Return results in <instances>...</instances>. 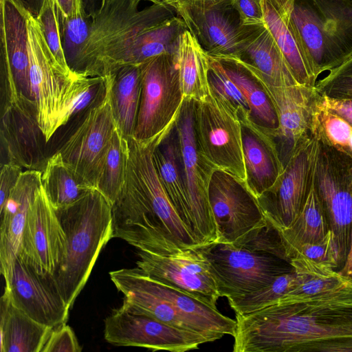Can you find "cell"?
I'll use <instances>...</instances> for the list:
<instances>
[{"instance_id": "cell-1", "label": "cell", "mask_w": 352, "mask_h": 352, "mask_svg": "<svg viewBox=\"0 0 352 352\" xmlns=\"http://www.w3.org/2000/svg\"><path fill=\"white\" fill-rule=\"evenodd\" d=\"M233 352H352V281L236 315Z\"/></svg>"}, {"instance_id": "cell-2", "label": "cell", "mask_w": 352, "mask_h": 352, "mask_svg": "<svg viewBox=\"0 0 352 352\" xmlns=\"http://www.w3.org/2000/svg\"><path fill=\"white\" fill-rule=\"evenodd\" d=\"M142 0H107L92 19L89 36L83 45L74 72L105 77L129 65L143 32L175 16V8L155 4L139 10Z\"/></svg>"}, {"instance_id": "cell-3", "label": "cell", "mask_w": 352, "mask_h": 352, "mask_svg": "<svg viewBox=\"0 0 352 352\" xmlns=\"http://www.w3.org/2000/svg\"><path fill=\"white\" fill-rule=\"evenodd\" d=\"M55 210L65 234V248L53 276L70 309L100 251L113 238L112 205L94 188L74 204Z\"/></svg>"}, {"instance_id": "cell-4", "label": "cell", "mask_w": 352, "mask_h": 352, "mask_svg": "<svg viewBox=\"0 0 352 352\" xmlns=\"http://www.w3.org/2000/svg\"><path fill=\"white\" fill-rule=\"evenodd\" d=\"M313 185L333 232L339 270L351 248L352 228V156L333 146L318 133Z\"/></svg>"}, {"instance_id": "cell-5", "label": "cell", "mask_w": 352, "mask_h": 352, "mask_svg": "<svg viewBox=\"0 0 352 352\" xmlns=\"http://www.w3.org/2000/svg\"><path fill=\"white\" fill-rule=\"evenodd\" d=\"M30 80L37 119L47 142L62 126L74 76L67 75L50 50L40 23L27 10Z\"/></svg>"}, {"instance_id": "cell-6", "label": "cell", "mask_w": 352, "mask_h": 352, "mask_svg": "<svg viewBox=\"0 0 352 352\" xmlns=\"http://www.w3.org/2000/svg\"><path fill=\"white\" fill-rule=\"evenodd\" d=\"M216 278L221 297H239L258 290L294 270L290 262L249 246L213 243L199 247Z\"/></svg>"}, {"instance_id": "cell-7", "label": "cell", "mask_w": 352, "mask_h": 352, "mask_svg": "<svg viewBox=\"0 0 352 352\" xmlns=\"http://www.w3.org/2000/svg\"><path fill=\"white\" fill-rule=\"evenodd\" d=\"M177 53L160 54L141 64V98L133 135L139 141L160 134L179 114L184 98Z\"/></svg>"}, {"instance_id": "cell-8", "label": "cell", "mask_w": 352, "mask_h": 352, "mask_svg": "<svg viewBox=\"0 0 352 352\" xmlns=\"http://www.w3.org/2000/svg\"><path fill=\"white\" fill-rule=\"evenodd\" d=\"M195 132L200 153L215 169L245 182L241 121L211 91L195 101Z\"/></svg>"}, {"instance_id": "cell-9", "label": "cell", "mask_w": 352, "mask_h": 352, "mask_svg": "<svg viewBox=\"0 0 352 352\" xmlns=\"http://www.w3.org/2000/svg\"><path fill=\"white\" fill-rule=\"evenodd\" d=\"M195 100L184 98L175 126L192 212V236L201 247L217 241L216 224L208 196L210 178L216 169L199 150L195 132Z\"/></svg>"}, {"instance_id": "cell-10", "label": "cell", "mask_w": 352, "mask_h": 352, "mask_svg": "<svg viewBox=\"0 0 352 352\" xmlns=\"http://www.w3.org/2000/svg\"><path fill=\"white\" fill-rule=\"evenodd\" d=\"M1 146L8 162L27 170L42 171L45 137L39 126L35 102L21 94L14 82L1 84Z\"/></svg>"}, {"instance_id": "cell-11", "label": "cell", "mask_w": 352, "mask_h": 352, "mask_svg": "<svg viewBox=\"0 0 352 352\" xmlns=\"http://www.w3.org/2000/svg\"><path fill=\"white\" fill-rule=\"evenodd\" d=\"M137 267L149 278L217 309L220 296L210 265L199 247L164 252L138 250Z\"/></svg>"}, {"instance_id": "cell-12", "label": "cell", "mask_w": 352, "mask_h": 352, "mask_svg": "<svg viewBox=\"0 0 352 352\" xmlns=\"http://www.w3.org/2000/svg\"><path fill=\"white\" fill-rule=\"evenodd\" d=\"M208 201L216 224V243L239 244L267 223L258 199L245 183L224 170H214Z\"/></svg>"}, {"instance_id": "cell-13", "label": "cell", "mask_w": 352, "mask_h": 352, "mask_svg": "<svg viewBox=\"0 0 352 352\" xmlns=\"http://www.w3.org/2000/svg\"><path fill=\"white\" fill-rule=\"evenodd\" d=\"M104 336L107 342L116 346L142 347L153 351L184 352L208 342L198 333L162 322L124 303L106 318Z\"/></svg>"}, {"instance_id": "cell-14", "label": "cell", "mask_w": 352, "mask_h": 352, "mask_svg": "<svg viewBox=\"0 0 352 352\" xmlns=\"http://www.w3.org/2000/svg\"><path fill=\"white\" fill-rule=\"evenodd\" d=\"M116 126L107 85L104 98L83 115L58 151L65 164L91 188H96Z\"/></svg>"}, {"instance_id": "cell-15", "label": "cell", "mask_w": 352, "mask_h": 352, "mask_svg": "<svg viewBox=\"0 0 352 352\" xmlns=\"http://www.w3.org/2000/svg\"><path fill=\"white\" fill-rule=\"evenodd\" d=\"M317 148L318 138L313 133L295 149L274 186L258 199L265 217L278 230L294 222L305 202Z\"/></svg>"}, {"instance_id": "cell-16", "label": "cell", "mask_w": 352, "mask_h": 352, "mask_svg": "<svg viewBox=\"0 0 352 352\" xmlns=\"http://www.w3.org/2000/svg\"><path fill=\"white\" fill-rule=\"evenodd\" d=\"M173 8L207 54L237 56L243 26L231 0L176 3Z\"/></svg>"}, {"instance_id": "cell-17", "label": "cell", "mask_w": 352, "mask_h": 352, "mask_svg": "<svg viewBox=\"0 0 352 352\" xmlns=\"http://www.w3.org/2000/svg\"><path fill=\"white\" fill-rule=\"evenodd\" d=\"M14 305L50 328L66 324L69 307L51 274H42L19 255L10 283L5 289Z\"/></svg>"}, {"instance_id": "cell-18", "label": "cell", "mask_w": 352, "mask_h": 352, "mask_svg": "<svg viewBox=\"0 0 352 352\" xmlns=\"http://www.w3.org/2000/svg\"><path fill=\"white\" fill-rule=\"evenodd\" d=\"M65 248L63 228L41 186L28 213L19 256L38 272L53 275Z\"/></svg>"}, {"instance_id": "cell-19", "label": "cell", "mask_w": 352, "mask_h": 352, "mask_svg": "<svg viewBox=\"0 0 352 352\" xmlns=\"http://www.w3.org/2000/svg\"><path fill=\"white\" fill-rule=\"evenodd\" d=\"M252 75L261 84L276 109L279 126L274 140L285 167L295 149L313 134L318 95L313 87H274Z\"/></svg>"}, {"instance_id": "cell-20", "label": "cell", "mask_w": 352, "mask_h": 352, "mask_svg": "<svg viewBox=\"0 0 352 352\" xmlns=\"http://www.w3.org/2000/svg\"><path fill=\"white\" fill-rule=\"evenodd\" d=\"M41 174L42 171L37 170L23 171L0 208V263L6 286L10 283L12 277L28 213L37 190L41 186Z\"/></svg>"}, {"instance_id": "cell-21", "label": "cell", "mask_w": 352, "mask_h": 352, "mask_svg": "<svg viewBox=\"0 0 352 352\" xmlns=\"http://www.w3.org/2000/svg\"><path fill=\"white\" fill-rule=\"evenodd\" d=\"M0 72L10 74L19 91L33 100L27 10L14 0H0Z\"/></svg>"}, {"instance_id": "cell-22", "label": "cell", "mask_w": 352, "mask_h": 352, "mask_svg": "<svg viewBox=\"0 0 352 352\" xmlns=\"http://www.w3.org/2000/svg\"><path fill=\"white\" fill-rule=\"evenodd\" d=\"M243 26L238 55L232 58L272 86L300 85L268 29L264 25Z\"/></svg>"}, {"instance_id": "cell-23", "label": "cell", "mask_w": 352, "mask_h": 352, "mask_svg": "<svg viewBox=\"0 0 352 352\" xmlns=\"http://www.w3.org/2000/svg\"><path fill=\"white\" fill-rule=\"evenodd\" d=\"M245 185L258 199L272 188L284 170L273 136L251 120L241 121Z\"/></svg>"}, {"instance_id": "cell-24", "label": "cell", "mask_w": 352, "mask_h": 352, "mask_svg": "<svg viewBox=\"0 0 352 352\" xmlns=\"http://www.w3.org/2000/svg\"><path fill=\"white\" fill-rule=\"evenodd\" d=\"M294 0H261L264 25L272 34L298 81L314 87V67L292 24Z\"/></svg>"}, {"instance_id": "cell-25", "label": "cell", "mask_w": 352, "mask_h": 352, "mask_svg": "<svg viewBox=\"0 0 352 352\" xmlns=\"http://www.w3.org/2000/svg\"><path fill=\"white\" fill-rule=\"evenodd\" d=\"M153 157L171 204L192 236V212L183 172L179 140L175 125L156 146Z\"/></svg>"}, {"instance_id": "cell-26", "label": "cell", "mask_w": 352, "mask_h": 352, "mask_svg": "<svg viewBox=\"0 0 352 352\" xmlns=\"http://www.w3.org/2000/svg\"><path fill=\"white\" fill-rule=\"evenodd\" d=\"M113 119L126 139L133 136L142 92L141 65H124L104 77Z\"/></svg>"}, {"instance_id": "cell-27", "label": "cell", "mask_w": 352, "mask_h": 352, "mask_svg": "<svg viewBox=\"0 0 352 352\" xmlns=\"http://www.w3.org/2000/svg\"><path fill=\"white\" fill-rule=\"evenodd\" d=\"M52 329L14 305L4 289L1 298V352H41Z\"/></svg>"}, {"instance_id": "cell-28", "label": "cell", "mask_w": 352, "mask_h": 352, "mask_svg": "<svg viewBox=\"0 0 352 352\" xmlns=\"http://www.w3.org/2000/svg\"><path fill=\"white\" fill-rule=\"evenodd\" d=\"M217 58L245 98L250 109L251 120L274 138L279 126L278 118L274 106L261 84L235 58Z\"/></svg>"}, {"instance_id": "cell-29", "label": "cell", "mask_w": 352, "mask_h": 352, "mask_svg": "<svg viewBox=\"0 0 352 352\" xmlns=\"http://www.w3.org/2000/svg\"><path fill=\"white\" fill-rule=\"evenodd\" d=\"M177 58L184 98L202 100L210 92L208 54L188 30L182 35Z\"/></svg>"}, {"instance_id": "cell-30", "label": "cell", "mask_w": 352, "mask_h": 352, "mask_svg": "<svg viewBox=\"0 0 352 352\" xmlns=\"http://www.w3.org/2000/svg\"><path fill=\"white\" fill-rule=\"evenodd\" d=\"M329 230L327 218L312 182L305 202L294 222L288 228L278 230L287 258L294 249L305 243L321 241Z\"/></svg>"}, {"instance_id": "cell-31", "label": "cell", "mask_w": 352, "mask_h": 352, "mask_svg": "<svg viewBox=\"0 0 352 352\" xmlns=\"http://www.w3.org/2000/svg\"><path fill=\"white\" fill-rule=\"evenodd\" d=\"M41 186L54 209L70 206L94 189L75 175L58 151L47 160L42 170Z\"/></svg>"}, {"instance_id": "cell-32", "label": "cell", "mask_w": 352, "mask_h": 352, "mask_svg": "<svg viewBox=\"0 0 352 352\" xmlns=\"http://www.w3.org/2000/svg\"><path fill=\"white\" fill-rule=\"evenodd\" d=\"M296 274L294 288L284 296H305L331 290L348 280L333 267L297 254L290 259Z\"/></svg>"}, {"instance_id": "cell-33", "label": "cell", "mask_w": 352, "mask_h": 352, "mask_svg": "<svg viewBox=\"0 0 352 352\" xmlns=\"http://www.w3.org/2000/svg\"><path fill=\"white\" fill-rule=\"evenodd\" d=\"M127 158V140L116 126L96 188L111 205L124 186Z\"/></svg>"}, {"instance_id": "cell-34", "label": "cell", "mask_w": 352, "mask_h": 352, "mask_svg": "<svg viewBox=\"0 0 352 352\" xmlns=\"http://www.w3.org/2000/svg\"><path fill=\"white\" fill-rule=\"evenodd\" d=\"M210 91L232 110L240 121L251 120L250 109L243 94L226 74L221 62L208 54Z\"/></svg>"}, {"instance_id": "cell-35", "label": "cell", "mask_w": 352, "mask_h": 352, "mask_svg": "<svg viewBox=\"0 0 352 352\" xmlns=\"http://www.w3.org/2000/svg\"><path fill=\"white\" fill-rule=\"evenodd\" d=\"M296 274L293 270L276 277L270 285L252 293L228 299L236 315H243L274 304L296 286Z\"/></svg>"}, {"instance_id": "cell-36", "label": "cell", "mask_w": 352, "mask_h": 352, "mask_svg": "<svg viewBox=\"0 0 352 352\" xmlns=\"http://www.w3.org/2000/svg\"><path fill=\"white\" fill-rule=\"evenodd\" d=\"M107 93V82L104 77L88 76L77 74L72 92L65 111L62 126L77 116L100 103Z\"/></svg>"}, {"instance_id": "cell-37", "label": "cell", "mask_w": 352, "mask_h": 352, "mask_svg": "<svg viewBox=\"0 0 352 352\" xmlns=\"http://www.w3.org/2000/svg\"><path fill=\"white\" fill-rule=\"evenodd\" d=\"M314 89L319 96L352 98V51L316 78Z\"/></svg>"}, {"instance_id": "cell-38", "label": "cell", "mask_w": 352, "mask_h": 352, "mask_svg": "<svg viewBox=\"0 0 352 352\" xmlns=\"http://www.w3.org/2000/svg\"><path fill=\"white\" fill-rule=\"evenodd\" d=\"M59 19L65 57L69 67L74 72L81 50L89 36L92 19L85 14Z\"/></svg>"}, {"instance_id": "cell-39", "label": "cell", "mask_w": 352, "mask_h": 352, "mask_svg": "<svg viewBox=\"0 0 352 352\" xmlns=\"http://www.w3.org/2000/svg\"><path fill=\"white\" fill-rule=\"evenodd\" d=\"M41 26L47 43L63 71L74 76L69 67L63 49L58 10L55 0H44L39 14L36 17Z\"/></svg>"}, {"instance_id": "cell-40", "label": "cell", "mask_w": 352, "mask_h": 352, "mask_svg": "<svg viewBox=\"0 0 352 352\" xmlns=\"http://www.w3.org/2000/svg\"><path fill=\"white\" fill-rule=\"evenodd\" d=\"M300 254L316 262L339 270V254L333 232L330 230L320 241L302 244L294 249L289 259Z\"/></svg>"}, {"instance_id": "cell-41", "label": "cell", "mask_w": 352, "mask_h": 352, "mask_svg": "<svg viewBox=\"0 0 352 352\" xmlns=\"http://www.w3.org/2000/svg\"><path fill=\"white\" fill-rule=\"evenodd\" d=\"M82 347L72 329L66 324L51 330L41 352H80Z\"/></svg>"}, {"instance_id": "cell-42", "label": "cell", "mask_w": 352, "mask_h": 352, "mask_svg": "<svg viewBox=\"0 0 352 352\" xmlns=\"http://www.w3.org/2000/svg\"><path fill=\"white\" fill-rule=\"evenodd\" d=\"M242 25H262L264 19L261 0H231Z\"/></svg>"}, {"instance_id": "cell-43", "label": "cell", "mask_w": 352, "mask_h": 352, "mask_svg": "<svg viewBox=\"0 0 352 352\" xmlns=\"http://www.w3.org/2000/svg\"><path fill=\"white\" fill-rule=\"evenodd\" d=\"M22 166L13 162H8L1 165L0 173V208L6 202L12 189L16 184Z\"/></svg>"}, {"instance_id": "cell-44", "label": "cell", "mask_w": 352, "mask_h": 352, "mask_svg": "<svg viewBox=\"0 0 352 352\" xmlns=\"http://www.w3.org/2000/svg\"><path fill=\"white\" fill-rule=\"evenodd\" d=\"M316 104L340 116L352 126V98H331L318 95Z\"/></svg>"}, {"instance_id": "cell-45", "label": "cell", "mask_w": 352, "mask_h": 352, "mask_svg": "<svg viewBox=\"0 0 352 352\" xmlns=\"http://www.w3.org/2000/svg\"><path fill=\"white\" fill-rule=\"evenodd\" d=\"M59 17L69 18L84 14L82 0H55Z\"/></svg>"}, {"instance_id": "cell-46", "label": "cell", "mask_w": 352, "mask_h": 352, "mask_svg": "<svg viewBox=\"0 0 352 352\" xmlns=\"http://www.w3.org/2000/svg\"><path fill=\"white\" fill-rule=\"evenodd\" d=\"M84 14L94 19L101 11L107 0H82Z\"/></svg>"}, {"instance_id": "cell-47", "label": "cell", "mask_w": 352, "mask_h": 352, "mask_svg": "<svg viewBox=\"0 0 352 352\" xmlns=\"http://www.w3.org/2000/svg\"><path fill=\"white\" fill-rule=\"evenodd\" d=\"M34 17H37L43 7L44 0H14Z\"/></svg>"}, {"instance_id": "cell-48", "label": "cell", "mask_w": 352, "mask_h": 352, "mask_svg": "<svg viewBox=\"0 0 352 352\" xmlns=\"http://www.w3.org/2000/svg\"><path fill=\"white\" fill-rule=\"evenodd\" d=\"M338 273L346 280L352 281V228H351V243L349 253L344 266L338 271Z\"/></svg>"}, {"instance_id": "cell-49", "label": "cell", "mask_w": 352, "mask_h": 352, "mask_svg": "<svg viewBox=\"0 0 352 352\" xmlns=\"http://www.w3.org/2000/svg\"><path fill=\"white\" fill-rule=\"evenodd\" d=\"M144 1H150L155 4L170 5L173 7L176 2V0H144Z\"/></svg>"}, {"instance_id": "cell-50", "label": "cell", "mask_w": 352, "mask_h": 352, "mask_svg": "<svg viewBox=\"0 0 352 352\" xmlns=\"http://www.w3.org/2000/svg\"><path fill=\"white\" fill-rule=\"evenodd\" d=\"M221 1V0H176L175 3H199V2H213V1Z\"/></svg>"}, {"instance_id": "cell-51", "label": "cell", "mask_w": 352, "mask_h": 352, "mask_svg": "<svg viewBox=\"0 0 352 352\" xmlns=\"http://www.w3.org/2000/svg\"><path fill=\"white\" fill-rule=\"evenodd\" d=\"M346 153L352 156V135L349 142Z\"/></svg>"}]
</instances>
